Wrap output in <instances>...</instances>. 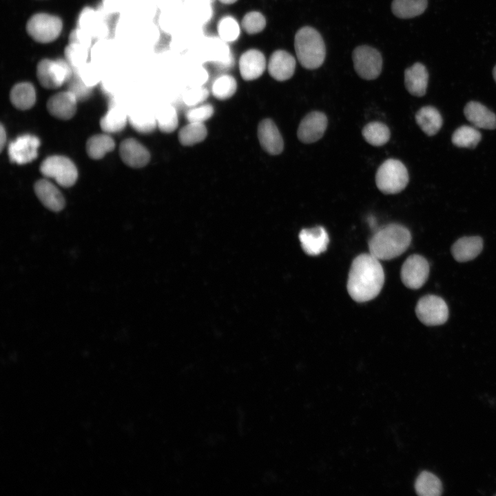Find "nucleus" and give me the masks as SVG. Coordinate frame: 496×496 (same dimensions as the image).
Here are the masks:
<instances>
[{"instance_id": "obj_39", "label": "nucleus", "mask_w": 496, "mask_h": 496, "mask_svg": "<svg viewBox=\"0 0 496 496\" xmlns=\"http://www.w3.org/2000/svg\"><path fill=\"white\" fill-rule=\"evenodd\" d=\"M6 141V130H5L3 125H1V127H0V150H1V152H2V150L3 149Z\"/></svg>"}, {"instance_id": "obj_36", "label": "nucleus", "mask_w": 496, "mask_h": 496, "mask_svg": "<svg viewBox=\"0 0 496 496\" xmlns=\"http://www.w3.org/2000/svg\"><path fill=\"white\" fill-rule=\"evenodd\" d=\"M214 114V107L210 104L194 106L185 112V118L189 122L203 123Z\"/></svg>"}, {"instance_id": "obj_24", "label": "nucleus", "mask_w": 496, "mask_h": 496, "mask_svg": "<svg viewBox=\"0 0 496 496\" xmlns=\"http://www.w3.org/2000/svg\"><path fill=\"white\" fill-rule=\"evenodd\" d=\"M10 98L12 103L17 108L21 110H28L35 103V89L28 82L17 83L12 88Z\"/></svg>"}, {"instance_id": "obj_5", "label": "nucleus", "mask_w": 496, "mask_h": 496, "mask_svg": "<svg viewBox=\"0 0 496 496\" xmlns=\"http://www.w3.org/2000/svg\"><path fill=\"white\" fill-rule=\"evenodd\" d=\"M63 23L60 18L46 13H37L27 22L28 34L36 41L48 43L56 40L60 35Z\"/></svg>"}, {"instance_id": "obj_12", "label": "nucleus", "mask_w": 496, "mask_h": 496, "mask_svg": "<svg viewBox=\"0 0 496 496\" xmlns=\"http://www.w3.org/2000/svg\"><path fill=\"white\" fill-rule=\"evenodd\" d=\"M327 116L318 111L307 114L301 121L297 131L298 139L304 143H314L320 139L327 127Z\"/></svg>"}, {"instance_id": "obj_40", "label": "nucleus", "mask_w": 496, "mask_h": 496, "mask_svg": "<svg viewBox=\"0 0 496 496\" xmlns=\"http://www.w3.org/2000/svg\"><path fill=\"white\" fill-rule=\"evenodd\" d=\"M221 3L225 4H232L238 0H219Z\"/></svg>"}, {"instance_id": "obj_19", "label": "nucleus", "mask_w": 496, "mask_h": 496, "mask_svg": "<svg viewBox=\"0 0 496 496\" xmlns=\"http://www.w3.org/2000/svg\"><path fill=\"white\" fill-rule=\"evenodd\" d=\"M34 192L41 203L48 209L57 212L65 207V199L59 189L46 179L37 180Z\"/></svg>"}, {"instance_id": "obj_32", "label": "nucleus", "mask_w": 496, "mask_h": 496, "mask_svg": "<svg viewBox=\"0 0 496 496\" xmlns=\"http://www.w3.org/2000/svg\"><path fill=\"white\" fill-rule=\"evenodd\" d=\"M237 83L235 79L229 74L218 76L213 83L211 92L219 100H225L232 96L236 91Z\"/></svg>"}, {"instance_id": "obj_20", "label": "nucleus", "mask_w": 496, "mask_h": 496, "mask_svg": "<svg viewBox=\"0 0 496 496\" xmlns=\"http://www.w3.org/2000/svg\"><path fill=\"white\" fill-rule=\"evenodd\" d=\"M466 119L477 128H496V115L479 102L471 101L464 108Z\"/></svg>"}, {"instance_id": "obj_11", "label": "nucleus", "mask_w": 496, "mask_h": 496, "mask_svg": "<svg viewBox=\"0 0 496 496\" xmlns=\"http://www.w3.org/2000/svg\"><path fill=\"white\" fill-rule=\"evenodd\" d=\"M39 145L40 141L35 136L25 134L17 137L8 145L10 161L23 165L34 161L37 157Z\"/></svg>"}, {"instance_id": "obj_8", "label": "nucleus", "mask_w": 496, "mask_h": 496, "mask_svg": "<svg viewBox=\"0 0 496 496\" xmlns=\"http://www.w3.org/2000/svg\"><path fill=\"white\" fill-rule=\"evenodd\" d=\"M354 69L365 80L377 79L381 73L382 58L380 53L369 45L355 48L352 54Z\"/></svg>"}, {"instance_id": "obj_6", "label": "nucleus", "mask_w": 496, "mask_h": 496, "mask_svg": "<svg viewBox=\"0 0 496 496\" xmlns=\"http://www.w3.org/2000/svg\"><path fill=\"white\" fill-rule=\"evenodd\" d=\"M41 174L65 187L72 186L78 178V171L74 163L63 156H52L45 158L41 164Z\"/></svg>"}, {"instance_id": "obj_38", "label": "nucleus", "mask_w": 496, "mask_h": 496, "mask_svg": "<svg viewBox=\"0 0 496 496\" xmlns=\"http://www.w3.org/2000/svg\"><path fill=\"white\" fill-rule=\"evenodd\" d=\"M130 123L137 132L143 134L152 132L157 125V121L153 118L139 119L130 118Z\"/></svg>"}, {"instance_id": "obj_14", "label": "nucleus", "mask_w": 496, "mask_h": 496, "mask_svg": "<svg viewBox=\"0 0 496 496\" xmlns=\"http://www.w3.org/2000/svg\"><path fill=\"white\" fill-rule=\"evenodd\" d=\"M299 240L303 251L310 256H317L326 251L329 242L327 231L321 226L302 229Z\"/></svg>"}, {"instance_id": "obj_9", "label": "nucleus", "mask_w": 496, "mask_h": 496, "mask_svg": "<svg viewBox=\"0 0 496 496\" xmlns=\"http://www.w3.org/2000/svg\"><path fill=\"white\" fill-rule=\"evenodd\" d=\"M418 319L427 326H437L445 323L448 318V309L446 302L435 295L422 297L415 307Z\"/></svg>"}, {"instance_id": "obj_16", "label": "nucleus", "mask_w": 496, "mask_h": 496, "mask_svg": "<svg viewBox=\"0 0 496 496\" xmlns=\"http://www.w3.org/2000/svg\"><path fill=\"white\" fill-rule=\"evenodd\" d=\"M258 136L262 147L269 154H280L284 147L282 136L273 121L269 118L262 120L258 127Z\"/></svg>"}, {"instance_id": "obj_27", "label": "nucleus", "mask_w": 496, "mask_h": 496, "mask_svg": "<svg viewBox=\"0 0 496 496\" xmlns=\"http://www.w3.org/2000/svg\"><path fill=\"white\" fill-rule=\"evenodd\" d=\"M416 493L420 496H440L442 493L441 480L431 472L424 471L415 482Z\"/></svg>"}, {"instance_id": "obj_37", "label": "nucleus", "mask_w": 496, "mask_h": 496, "mask_svg": "<svg viewBox=\"0 0 496 496\" xmlns=\"http://www.w3.org/2000/svg\"><path fill=\"white\" fill-rule=\"evenodd\" d=\"M208 95L209 92L205 88L192 90L184 95L183 101L187 105L194 107L203 102Z\"/></svg>"}, {"instance_id": "obj_13", "label": "nucleus", "mask_w": 496, "mask_h": 496, "mask_svg": "<svg viewBox=\"0 0 496 496\" xmlns=\"http://www.w3.org/2000/svg\"><path fill=\"white\" fill-rule=\"evenodd\" d=\"M296 61L288 52L278 50L272 53L268 63V72L274 79L284 81L294 74Z\"/></svg>"}, {"instance_id": "obj_31", "label": "nucleus", "mask_w": 496, "mask_h": 496, "mask_svg": "<svg viewBox=\"0 0 496 496\" xmlns=\"http://www.w3.org/2000/svg\"><path fill=\"white\" fill-rule=\"evenodd\" d=\"M207 130L203 123L189 122L178 132L180 143L186 146L193 145L203 141Z\"/></svg>"}, {"instance_id": "obj_3", "label": "nucleus", "mask_w": 496, "mask_h": 496, "mask_svg": "<svg viewBox=\"0 0 496 496\" xmlns=\"http://www.w3.org/2000/svg\"><path fill=\"white\" fill-rule=\"evenodd\" d=\"M294 47L298 61L304 68L314 70L324 63L325 45L320 34L313 28L304 26L299 29L295 35Z\"/></svg>"}, {"instance_id": "obj_2", "label": "nucleus", "mask_w": 496, "mask_h": 496, "mask_svg": "<svg viewBox=\"0 0 496 496\" xmlns=\"http://www.w3.org/2000/svg\"><path fill=\"white\" fill-rule=\"evenodd\" d=\"M411 234L404 226L390 224L375 233L369 241V253L379 260L393 259L410 245Z\"/></svg>"}, {"instance_id": "obj_26", "label": "nucleus", "mask_w": 496, "mask_h": 496, "mask_svg": "<svg viewBox=\"0 0 496 496\" xmlns=\"http://www.w3.org/2000/svg\"><path fill=\"white\" fill-rule=\"evenodd\" d=\"M427 5V0H393L391 10L398 18L410 19L422 14Z\"/></svg>"}, {"instance_id": "obj_18", "label": "nucleus", "mask_w": 496, "mask_h": 496, "mask_svg": "<svg viewBox=\"0 0 496 496\" xmlns=\"http://www.w3.org/2000/svg\"><path fill=\"white\" fill-rule=\"evenodd\" d=\"M119 153L123 161L130 167L140 168L149 161L147 148L134 138H127L120 145Z\"/></svg>"}, {"instance_id": "obj_21", "label": "nucleus", "mask_w": 496, "mask_h": 496, "mask_svg": "<svg viewBox=\"0 0 496 496\" xmlns=\"http://www.w3.org/2000/svg\"><path fill=\"white\" fill-rule=\"evenodd\" d=\"M428 72L422 63L417 62L404 71V84L407 91L415 96L426 94Z\"/></svg>"}, {"instance_id": "obj_29", "label": "nucleus", "mask_w": 496, "mask_h": 496, "mask_svg": "<svg viewBox=\"0 0 496 496\" xmlns=\"http://www.w3.org/2000/svg\"><path fill=\"white\" fill-rule=\"evenodd\" d=\"M481 139L482 134L475 127L465 125L457 128L451 137L454 145L464 148H475Z\"/></svg>"}, {"instance_id": "obj_28", "label": "nucleus", "mask_w": 496, "mask_h": 496, "mask_svg": "<svg viewBox=\"0 0 496 496\" xmlns=\"http://www.w3.org/2000/svg\"><path fill=\"white\" fill-rule=\"evenodd\" d=\"M114 140L107 134H96L90 137L86 143L88 156L95 160L102 158L106 153L114 148Z\"/></svg>"}, {"instance_id": "obj_22", "label": "nucleus", "mask_w": 496, "mask_h": 496, "mask_svg": "<svg viewBox=\"0 0 496 496\" xmlns=\"http://www.w3.org/2000/svg\"><path fill=\"white\" fill-rule=\"evenodd\" d=\"M482 249L483 240L481 237L464 236L453 245L451 253L455 260L464 262L475 258Z\"/></svg>"}, {"instance_id": "obj_30", "label": "nucleus", "mask_w": 496, "mask_h": 496, "mask_svg": "<svg viewBox=\"0 0 496 496\" xmlns=\"http://www.w3.org/2000/svg\"><path fill=\"white\" fill-rule=\"evenodd\" d=\"M362 136L365 141L373 146H382L390 139L389 127L384 123L373 121L366 124L362 129Z\"/></svg>"}, {"instance_id": "obj_4", "label": "nucleus", "mask_w": 496, "mask_h": 496, "mask_svg": "<svg viewBox=\"0 0 496 496\" xmlns=\"http://www.w3.org/2000/svg\"><path fill=\"white\" fill-rule=\"evenodd\" d=\"M409 173L405 165L399 160L389 158L378 167L375 183L382 193L395 194L402 192L408 185Z\"/></svg>"}, {"instance_id": "obj_25", "label": "nucleus", "mask_w": 496, "mask_h": 496, "mask_svg": "<svg viewBox=\"0 0 496 496\" xmlns=\"http://www.w3.org/2000/svg\"><path fill=\"white\" fill-rule=\"evenodd\" d=\"M127 123V116L116 103H111L109 109L101 119V130L106 133H116L123 130Z\"/></svg>"}, {"instance_id": "obj_15", "label": "nucleus", "mask_w": 496, "mask_h": 496, "mask_svg": "<svg viewBox=\"0 0 496 496\" xmlns=\"http://www.w3.org/2000/svg\"><path fill=\"white\" fill-rule=\"evenodd\" d=\"M77 98L71 91L59 92L51 96L47 102L48 112L54 117L68 120L76 113Z\"/></svg>"}, {"instance_id": "obj_34", "label": "nucleus", "mask_w": 496, "mask_h": 496, "mask_svg": "<svg viewBox=\"0 0 496 496\" xmlns=\"http://www.w3.org/2000/svg\"><path fill=\"white\" fill-rule=\"evenodd\" d=\"M242 26L248 34L259 33L265 28L266 19L259 12H249L244 16L242 20Z\"/></svg>"}, {"instance_id": "obj_7", "label": "nucleus", "mask_w": 496, "mask_h": 496, "mask_svg": "<svg viewBox=\"0 0 496 496\" xmlns=\"http://www.w3.org/2000/svg\"><path fill=\"white\" fill-rule=\"evenodd\" d=\"M37 76L43 87L56 89L70 80L72 70L63 60L45 59L37 65Z\"/></svg>"}, {"instance_id": "obj_35", "label": "nucleus", "mask_w": 496, "mask_h": 496, "mask_svg": "<svg viewBox=\"0 0 496 496\" xmlns=\"http://www.w3.org/2000/svg\"><path fill=\"white\" fill-rule=\"evenodd\" d=\"M178 123L177 112L173 106L167 107L157 121L158 128L165 133L174 131L178 126Z\"/></svg>"}, {"instance_id": "obj_10", "label": "nucleus", "mask_w": 496, "mask_h": 496, "mask_svg": "<svg viewBox=\"0 0 496 496\" xmlns=\"http://www.w3.org/2000/svg\"><path fill=\"white\" fill-rule=\"evenodd\" d=\"M429 275V264L426 259L417 254L408 257L404 262L400 271L403 284L411 289L422 287Z\"/></svg>"}, {"instance_id": "obj_17", "label": "nucleus", "mask_w": 496, "mask_h": 496, "mask_svg": "<svg viewBox=\"0 0 496 496\" xmlns=\"http://www.w3.org/2000/svg\"><path fill=\"white\" fill-rule=\"evenodd\" d=\"M266 59L262 52L250 49L245 52L239 59V70L242 78L251 81L259 78L265 72Z\"/></svg>"}, {"instance_id": "obj_23", "label": "nucleus", "mask_w": 496, "mask_h": 496, "mask_svg": "<svg viewBox=\"0 0 496 496\" xmlns=\"http://www.w3.org/2000/svg\"><path fill=\"white\" fill-rule=\"evenodd\" d=\"M415 121L421 130L429 136L436 134L443 123L440 112L431 105L421 107L415 114Z\"/></svg>"}, {"instance_id": "obj_33", "label": "nucleus", "mask_w": 496, "mask_h": 496, "mask_svg": "<svg viewBox=\"0 0 496 496\" xmlns=\"http://www.w3.org/2000/svg\"><path fill=\"white\" fill-rule=\"evenodd\" d=\"M218 32L223 40L234 41L240 34V28L236 20L232 17H224L217 25Z\"/></svg>"}, {"instance_id": "obj_41", "label": "nucleus", "mask_w": 496, "mask_h": 496, "mask_svg": "<svg viewBox=\"0 0 496 496\" xmlns=\"http://www.w3.org/2000/svg\"><path fill=\"white\" fill-rule=\"evenodd\" d=\"M493 78H494V79H495V82H496V65H495V66L494 67V68H493Z\"/></svg>"}, {"instance_id": "obj_1", "label": "nucleus", "mask_w": 496, "mask_h": 496, "mask_svg": "<svg viewBox=\"0 0 496 496\" xmlns=\"http://www.w3.org/2000/svg\"><path fill=\"white\" fill-rule=\"evenodd\" d=\"M384 282L380 260L370 253L358 256L353 260L347 280V291L351 298L364 302L375 298Z\"/></svg>"}]
</instances>
